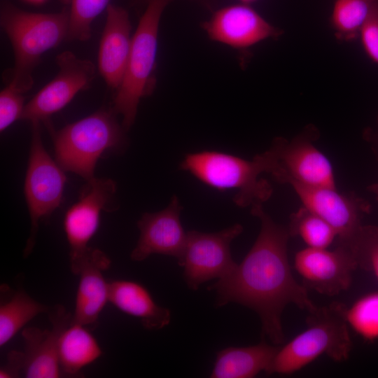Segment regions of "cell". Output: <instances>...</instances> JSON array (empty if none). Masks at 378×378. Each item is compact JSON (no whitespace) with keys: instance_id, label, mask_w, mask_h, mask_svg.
<instances>
[{"instance_id":"8","label":"cell","mask_w":378,"mask_h":378,"mask_svg":"<svg viewBox=\"0 0 378 378\" xmlns=\"http://www.w3.org/2000/svg\"><path fill=\"white\" fill-rule=\"evenodd\" d=\"M242 231L243 227L237 223L217 232H187L184 253L178 265L183 267L188 288L197 290L203 283L223 278L237 267L230 244Z\"/></svg>"},{"instance_id":"27","label":"cell","mask_w":378,"mask_h":378,"mask_svg":"<svg viewBox=\"0 0 378 378\" xmlns=\"http://www.w3.org/2000/svg\"><path fill=\"white\" fill-rule=\"evenodd\" d=\"M22 92L8 84L0 92V130L4 132L21 116L24 108Z\"/></svg>"},{"instance_id":"1","label":"cell","mask_w":378,"mask_h":378,"mask_svg":"<svg viewBox=\"0 0 378 378\" xmlns=\"http://www.w3.org/2000/svg\"><path fill=\"white\" fill-rule=\"evenodd\" d=\"M251 211L260 221L255 243L242 262L209 289L216 291L217 307L235 302L255 312L263 335L279 345L284 340L281 315L287 305L294 304L309 313L318 307L292 274L287 253L288 228L275 223L262 204L251 207Z\"/></svg>"},{"instance_id":"28","label":"cell","mask_w":378,"mask_h":378,"mask_svg":"<svg viewBox=\"0 0 378 378\" xmlns=\"http://www.w3.org/2000/svg\"><path fill=\"white\" fill-rule=\"evenodd\" d=\"M359 38L365 53L378 64V1L362 27Z\"/></svg>"},{"instance_id":"24","label":"cell","mask_w":378,"mask_h":378,"mask_svg":"<svg viewBox=\"0 0 378 378\" xmlns=\"http://www.w3.org/2000/svg\"><path fill=\"white\" fill-rule=\"evenodd\" d=\"M288 230L309 248H328L337 237L330 224L304 206L292 215Z\"/></svg>"},{"instance_id":"14","label":"cell","mask_w":378,"mask_h":378,"mask_svg":"<svg viewBox=\"0 0 378 378\" xmlns=\"http://www.w3.org/2000/svg\"><path fill=\"white\" fill-rule=\"evenodd\" d=\"M213 41L246 50L268 38H278L283 30L273 26L248 4L230 5L216 10L202 24Z\"/></svg>"},{"instance_id":"34","label":"cell","mask_w":378,"mask_h":378,"mask_svg":"<svg viewBox=\"0 0 378 378\" xmlns=\"http://www.w3.org/2000/svg\"><path fill=\"white\" fill-rule=\"evenodd\" d=\"M200 1H204L205 0H200Z\"/></svg>"},{"instance_id":"15","label":"cell","mask_w":378,"mask_h":378,"mask_svg":"<svg viewBox=\"0 0 378 378\" xmlns=\"http://www.w3.org/2000/svg\"><path fill=\"white\" fill-rule=\"evenodd\" d=\"M183 207L177 196L174 195L169 204L163 210L145 213L137 223L140 235L131 253V259L142 261L152 254H162L182 259L187 232L180 220Z\"/></svg>"},{"instance_id":"5","label":"cell","mask_w":378,"mask_h":378,"mask_svg":"<svg viewBox=\"0 0 378 378\" xmlns=\"http://www.w3.org/2000/svg\"><path fill=\"white\" fill-rule=\"evenodd\" d=\"M147 1V7L132 36L125 72L113 99V111L122 116L125 129L132 125L140 99L153 89L160 20L171 0Z\"/></svg>"},{"instance_id":"17","label":"cell","mask_w":378,"mask_h":378,"mask_svg":"<svg viewBox=\"0 0 378 378\" xmlns=\"http://www.w3.org/2000/svg\"><path fill=\"white\" fill-rule=\"evenodd\" d=\"M132 36L127 11L109 4L97 57L99 71L112 89L117 90L124 76L131 50Z\"/></svg>"},{"instance_id":"13","label":"cell","mask_w":378,"mask_h":378,"mask_svg":"<svg viewBox=\"0 0 378 378\" xmlns=\"http://www.w3.org/2000/svg\"><path fill=\"white\" fill-rule=\"evenodd\" d=\"M358 267L353 252L342 245L334 250L307 247L294 258V267L304 282L318 293L333 296L347 290Z\"/></svg>"},{"instance_id":"16","label":"cell","mask_w":378,"mask_h":378,"mask_svg":"<svg viewBox=\"0 0 378 378\" xmlns=\"http://www.w3.org/2000/svg\"><path fill=\"white\" fill-rule=\"evenodd\" d=\"M47 314L52 323L50 330L29 327L22 332L24 377L58 378L63 375L58 359V340L71 323L72 315L60 304L50 307Z\"/></svg>"},{"instance_id":"18","label":"cell","mask_w":378,"mask_h":378,"mask_svg":"<svg viewBox=\"0 0 378 378\" xmlns=\"http://www.w3.org/2000/svg\"><path fill=\"white\" fill-rule=\"evenodd\" d=\"M111 260L102 251L90 248L80 265L79 284L71 322L95 327L100 313L108 302L109 282L104 277Z\"/></svg>"},{"instance_id":"2","label":"cell","mask_w":378,"mask_h":378,"mask_svg":"<svg viewBox=\"0 0 378 378\" xmlns=\"http://www.w3.org/2000/svg\"><path fill=\"white\" fill-rule=\"evenodd\" d=\"M276 165V157L271 147L251 160L215 150L189 153L181 161L180 169L216 190L236 189L235 204L252 207L271 197L272 186L260 176L272 174Z\"/></svg>"},{"instance_id":"22","label":"cell","mask_w":378,"mask_h":378,"mask_svg":"<svg viewBox=\"0 0 378 378\" xmlns=\"http://www.w3.org/2000/svg\"><path fill=\"white\" fill-rule=\"evenodd\" d=\"M50 307L37 302L22 290L0 305V346L6 344L28 322Z\"/></svg>"},{"instance_id":"9","label":"cell","mask_w":378,"mask_h":378,"mask_svg":"<svg viewBox=\"0 0 378 378\" xmlns=\"http://www.w3.org/2000/svg\"><path fill=\"white\" fill-rule=\"evenodd\" d=\"M288 184L304 207L332 226L340 245L354 252L368 228L361 224V218L370 211V204L358 197L341 194L336 188L309 187L295 182Z\"/></svg>"},{"instance_id":"23","label":"cell","mask_w":378,"mask_h":378,"mask_svg":"<svg viewBox=\"0 0 378 378\" xmlns=\"http://www.w3.org/2000/svg\"><path fill=\"white\" fill-rule=\"evenodd\" d=\"M377 1L335 0L330 21L335 38L347 42L359 37L362 27Z\"/></svg>"},{"instance_id":"21","label":"cell","mask_w":378,"mask_h":378,"mask_svg":"<svg viewBox=\"0 0 378 378\" xmlns=\"http://www.w3.org/2000/svg\"><path fill=\"white\" fill-rule=\"evenodd\" d=\"M57 350L63 375L74 377L102 354L101 346L86 327L71 321L59 335Z\"/></svg>"},{"instance_id":"11","label":"cell","mask_w":378,"mask_h":378,"mask_svg":"<svg viewBox=\"0 0 378 378\" xmlns=\"http://www.w3.org/2000/svg\"><path fill=\"white\" fill-rule=\"evenodd\" d=\"M315 130L310 128L290 141H274L272 148L277 160L272 176L279 182H295L309 187L336 188L332 165L312 144Z\"/></svg>"},{"instance_id":"31","label":"cell","mask_w":378,"mask_h":378,"mask_svg":"<svg viewBox=\"0 0 378 378\" xmlns=\"http://www.w3.org/2000/svg\"><path fill=\"white\" fill-rule=\"evenodd\" d=\"M368 190L375 195L378 201V183L370 185Z\"/></svg>"},{"instance_id":"7","label":"cell","mask_w":378,"mask_h":378,"mask_svg":"<svg viewBox=\"0 0 378 378\" xmlns=\"http://www.w3.org/2000/svg\"><path fill=\"white\" fill-rule=\"evenodd\" d=\"M64 169L46 152L41 140L40 122H31V140L24 181V195L28 206L31 232L24 255L31 252L41 219L59 206L66 183Z\"/></svg>"},{"instance_id":"26","label":"cell","mask_w":378,"mask_h":378,"mask_svg":"<svg viewBox=\"0 0 378 378\" xmlns=\"http://www.w3.org/2000/svg\"><path fill=\"white\" fill-rule=\"evenodd\" d=\"M69 4L68 40L85 41L91 36V25L109 6L110 0H61Z\"/></svg>"},{"instance_id":"3","label":"cell","mask_w":378,"mask_h":378,"mask_svg":"<svg viewBox=\"0 0 378 378\" xmlns=\"http://www.w3.org/2000/svg\"><path fill=\"white\" fill-rule=\"evenodd\" d=\"M0 21L14 52L8 84L24 93L33 85L32 72L42 55L67 38L69 10L56 13H30L4 1Z\"/></svg>"},{"instance_id":"30","label":"cell","mask_w":378,"mask_h":378,"mask_svg":"<svg viewBox=\"0 0 378 378\" xmlns=\"http://www.w3.org/2000/svg\"><path fill=\"white\" fill-rule=\"evenodd\" d=\"M23 358L22 351H12L8 354L7 363L0 369L1 378H15L22 375Z\"/></svg>"},{"instance_id":"10","label":"cell","mask_w":378,"mask_h":378,"mask_svg":"<svg viewBox=\"0 0 378 378\" xmlns=\"http://www.w3.org/2000/svg\"><path fill=\"white\" fill-rule=\"evenodd\" d=\"M115 191L113 181L94 177L88 181L78 202L65 214L64 229L69 246L70 268L75 275L90 248L88 242L98 229L101 211L115 209L111 206Z\"/></svg>"},{"instance_id":"4","label":"cell","mask_w":378,"mask_h":378,"mask_svg":"<svg viewBox=\"0 0 378 378\" xmlns=\"http://www.w3.org/2000/svg\"><path fill=\"white\" fill-rule=\"evenodd\" d=\"M309 314L307 328L279 346L266 373L293 374L324 354L337 362L349 358L351 340L342 305L317 307Z\"/></svg>"},{"instance_id":"33","label":"cell","mask_w":378,"mask_h":378,"mask_svg":"<svg viewBox=\"0 0 378 378\" xmlns=\"http://www.w3.org/2000/svg\"><path fill=\"white\" fill-rule=\"evenodd\" d=\"M239 1L242 4L250 5L251 4L256 1L257 0H239Z\"/></svg>"},{"instance_id":"20","label":"cell","mask_w":378,"mask_h":378,"mask_svg":"<svg viewBox=\"0 0 378 378\" xmlns=\"http://www.w3.org/2000/svg\"><path fill=\"white\" fill-rule=\"evenodd\" d=\"M279 346L265 342L258 344L227 347L217 354L211 378H251L266 372Z\"/></svg>"},{"instance_id":"25","label":"cell","mask_w":378,"mask_h":378,"mask_svg":"<svg viewBox=\"0 0 378 378\" xmlns=\"http://www.w3.org/2000/svg\"><path fill=\"white\" fill-rule=\"evenodd\" d=\"M342 312L357 335L368 341L378 340V291L360 297L349 307L342 306Z\"/></svg>"},{"instance_id":"12","label":"cell","mask_w":378,"mask_h":378,"mask_svg":"<svg viewBox=\"0 0 378 378\" xmlns=\"http://www.w3.org/2000/svg\"><path fill=\"white\" fill-rule=\"evenodd\" d=\"M59 71L55 77L25 104L21 119L47 121L53 113L66 106L95 76V66L88 59L65 51L56 59Z\"/></svg>"},{"instance_id":"29","label":"cell","mask_w":378,"mask_h":378,"mask_svg":"<svg viewBox=\"0 0 378 378\" xmlns=\"http://www.w3.org/2000/svg\"><path fill=\"white\" fill-rule=\"evenodd\" d=\"M358 267L370 270L378 281V227L360 244L357 252Z\"/></svg>"},{"instance_id":"6","label":"cell","mask_w":378,"mask_h":378,"mask_svg":"<svg viewBox=\"0 0 378 378\" xmlns=\"http://www.w3.org/2000/svg\"><path fill=\"white\" fill-rule=\"evenodd\" d=\"M113 112L99 110L52 132L55 158L64 171L87 181L94 178L95 165L103 153L121 146L124 141Z\"/></svg>"},{"instance_id":"19","label":"cell","mask_w":378,"mask_h":378,"mask_svg":"<svg viewBox=\"0 0 378 378\" xmlns=\"http://www.w3.org/2000/svg\"><path fill=\"white\" fill-rule=\"evenodd\" d=\"M108 302L122 312L138 318L148 330H160L171 321L170 310L159 306L143 285L133 281H111Z\"/></svg>"},{"instance_id":"32","label":"cell","mask_w":378,"mask_h":378,"mask_svg":"<svg viewBox=\"0 0 378 378\" xmlns=\"http://www.w3.org/2000/svg\"><path fill=\"white\" fill-rule=\"evenodd\" d=\"M31 4H40L46 1V0H25Z\"/></svg>"}]
</instances>
